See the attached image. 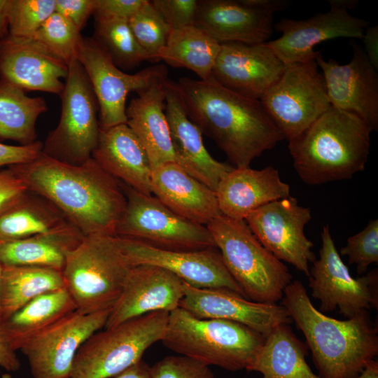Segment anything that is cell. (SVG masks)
Segmentation results:
<instances>
[{
  "mask_svg": "<svg viewBox=\"0 0 378 378\" xmlns=\"http://www.w3.org/2000/svg\"><path fill=\"white\" fill-rule=\"evenodd\" d=\"M68 67L60 94V119L43 143L42 153L59 161L79 165L91 158L97 145L99 109L90 81L78 59L74 58Z\"/></svg>",
  "mask_w": 378,
  "mask_h": 378,
  "instance_id": "cell-9",
  "label": "cell"
},
{
  "mask_svg": "<svg viewBox=\"0 0 378 378\" xmlns=\"http://www.w3.org/2000/svg\"><path fill=\"white\" fill-rule=\"evenodd\" d=\"M10 0H0V40L9 35V10Z\"/></svg>",
  "mask_w": 378,
  "mask_h": 378,
  "instance_id": "cell-50",
  "label": "cell"
},
{
  "mask_svg": "<svg viewBox=\"0 0 378 378\" xmlns=\"http://www.w3.org/2000/svg\"><path fill=\"white\" fill-rule=\"evenodd\" d=\"M132 267L117 235L84 236L67 255L62 270L65 288L76 310L92 314L111 309Z\"/></svg>",
  "mask_w": 378,
  "mask_h": 378,
  "instance_id": "cell-6",
  "label": "cell"
},
{
  "mask_svg": "<svg viewBox=\"0 0 378 378\" xmlns=\"http://www.w3.org/2000/svg\"><path fill=\"white\" fill-rule=\"evenodd\" d=\"M22 180L9 167L0 171V214L18 201L27 191Z\"/></svg>",
  "mask_w": 378,
  "mask_h": 378,
  "instance_id": "cell-45",
  "label": "cell"
},
{
  "mask_svg": "<svg viewBox=\"0 0 378 378\" xmlns=\"http://www.w3.org/2000/svg\"><path fill=\"white\" fill-rule=\"evenodd\" d=\"M369 24L344 8L330 6L328 11L305 20H280L274 27L281 36L266 43L285 65L304 63L315 60L317 44L337 38L361 39Z\"/></svg>",
  "mask_w": 378,
  "mask_h": 378,
  "instance_id": "cell-18",
  "label": "cell"
},
{
  "mask_svg": "<svg viewBox=\"0 0 378 378\" xmlns=\"http://www.w3.org/2000/svg\"><path fill=\"white\" fill-rule=\"evenodd\" d=\"M118 238L132 265L157 266L193 287L225 288L245 297L242 289L227 270L216 247L197 251H169L129 238L119 236Z\"/></svg>",
  "mask_w": 378,
  "mask_h": 378,
  "instance_id": "cell-17",
  "label": "cell"
},
{
  "mask_svg": "<svg viewBox=\"0 0 378 378\" xmlns=\"http://www.w3.org/2000/svg\"><path fill=\"white\" fill-rule=\"evenodd\" d=\"M8 167L85 236L115 234L126 197L120 182L92 158L73 165L42 153L30 162Z\"/></svg>",
  "mask_w": 378,
  "mask_h": 378,
  "instance_id": "cell-1",
  "label": "cell"
},
{
  "mask_svg": "<svg viewBox=\"0 0 378 378\" xmlns=\"http://www.w3.org/2000/svg\"><path fill=\"white\" fill-rule=\"evenodd\" d=\"M372 130L358 115L330 106L289 141L293 167L306 184L349 179L364 170Z\"/></svg>",
  "mask_w": 378,
  "mask_h": 378,
  "instance_id": "cell-4",
  "label": "cell"
},
{
  "mask_svg": "<svg viewBox=\"0 0 378 378\" xmlns=\"http://www.w3.org/2000/svg\"><path fill=\"white\" fill-rule=\"evenodd\" d=\"M321 236L319 258L314 261L308 276L312 295L321 302L320 312L338 309L349 318L377 307V270L354 278L335 247L328 225L323 227Z\"/></svg>",
  "mask_w": 378,
  "mask_h": 378,
  "instance_id": "cell-12",
  "label": "cell"
},
{
  "mask_svg": "<svg viewBox=\"0 0 378 378\" xmlns=\"http://www.w3.org/2000/svg\"><path fill=\"white\" fill-rule=\"evenodd\" d=\"M114 378H152L150 366L140 360Z\"/></svg>",
  "mask_w": 378,
  "mask_h": 378,
  "instance_id": "cell-49",
  "label": "cell"
},
{
  "mask_svg": "<svg viewBox=\"0 0 378 378\" xmlns=\"http://www.w3.org/2000/svg\"><path fill=\"white\" fill-rule=\"evenodd\" d=\"M330 6L342 7L346 9L352 8L358 4L356 0H331L329 1Z\"/></svg>",
  "mask_w": 378,
  "mask_h": 378,
  "instance_id": "cell-52",
  "label": "cell"
},
{
  "mask_svg": "<svg viewBox=\"0 0 378 378\" xmlns=\"http://www.w3.org/2000/svg\"><path fill=\"white\" fill-rule=\"evenodd\" d=\"M167 78L138 92L126 108L127 125L145 149L152 170L168 162L178 164L164 112Z\"/></svg>",
  "mask_w": 378,
  "mask_h": 378,
  "instance_id": "cell-28",
  "label": "cell"
},
{
  "mask_svg": "<svg viewBox=\"0 0 378 378\" xmlns=\"http://www.w3.org/2000/svg\"><path fill=\"white\" fill-rule=\"evenodd\" d=\"M221 44L195 26L172 29L164 47L158 54L174 67H184L207 80L220 50Z\"/></svg>",
  "mask_w": 378,
  "mask_h": 378,
  "instance_id": "cell-34",
  "label": "cell"
},
{
  "mask_svg": "<svg viewBox=\"0 0 378 378\" xmlns=\"http://www.w3.org/2000/svg\"><path fill=\"white\" fill-rule=\"evenodd\" d=\"M177 88L190 120L213 140L236 168L248 167L284 139L260 100L207 80L181 78Z\"/></svg>",
  "mask_w": 378,
  "mask_h": 378,
  "instance_id": "cell-2",
  "label": "cell"
},
{
  "mask_svg": "<svg viewBox=\"0 0 378 378\" xmlns=\"http://www.w3.org/2000/svg\"><path fill=\"white\" fill-rule=\"evenodd\" d=\"M307 346L294 334L288 324L276 326L248 369L262 374V378H322L315 374L305 357Z\"/></svg>",
  "mask_w": 378,
  "mask_h": 378,
  "instance_id": "cell-31",
  "label": "cell"
},
{
  "mask_svg": "<svg viewBox=\"0 0 378 378\" xmlns=\"http://www.w3.org/2000/svg\"><path fill=\"white\" fill-rule=\"evenodd\" d=\"M284 0H199L194 26L218 43L260 44L273 32V15Z\"/></svg>",
  "mask_w": 378,
  "mask_h": 378,
  "instance_id": "cell-16",
  "label": "cell"
},
{
  "mask_svg": "<svg viewBox=\"0 0 378 378\" xmlns=\"http://www.w3.org/2000/svg\"><path fill=\"white\" fill-rule=\"evenodd\" d=\"M95 8L96 0H55V12L67 18L80 31Z\"/></svg>",
  "mask_w": 378,
  "mask_h": 378,
  "instance_id": "cell-44",
  "label": "cell"
},
{
  "mask_svg": "<svg viewBox=\"0 0 378 378\" xmlns=\"http://www.w3.org/2000/svg\"><path fill=\"white\" fill-rule=\"evenodd\" d=\"M164 112L178 164L215 192L220 179L234 167L214 159L206 149L202 133L188 118L176 83H164Z\"/></svg>",
  "mask_w": 378,
  "mask_h": 378,
  "instance_id": "cell-24",
  "label": "cell"
},
{
  "mask_svg": "<svg viewBox=\"0 0 378 378\" xmlns=\"http://www.w3.org/2000/svg\"><path fill=\"white\" fill-rule=\"evenodd\" d=\"M150 2L172 29L194 26L199 0H153Z\"/></svg>",
  "mask_w": 378,
  "mask_h": 378,
  "instance_id": "cell-42",
  "label": "cell"
},
{
  "mask_svg": "<svg viewBox=\"0 0 378 378\" xmlns=\"http://www.w3.org/2000/svg\"><path fill=\"white\" fill-rule=\"evenodd\" d=\"M339 253L348 256L349 263L356 265L359 275L365 273L371 264H377L378 220H370L363 230L348 237Z\"/></svg>",
  "mask_w": 378,
  "mask_h": 378,
  "instance_id": "cell-40",
  "label": "cell"
},
{
  "mask_svg": "<svg viewBox=\"0 0 378 378\" xmlns=\"http://www.w3.org/2000/svg\"><path fill=\"white\" fill-rule=\"evenodd\" d=\"M77 59L84 68L99 104L100 130L127 124L126 99L156 81L167 78L164 65L148 67L134 74L121 71L92 37L81 40Z\"/></svg>",
  "mask_w": 378,
  "mask_h": 378,
  "instance_id": "cell-13",
  "label": "cell"
},
{
  "mask_svg": "<svg viewBox=\"0 0 378 378\" xmlns=\"http://www.w3.org/2000/svg\"><path fill=\"white\" fill-rule=\"evenodd\" d=\"M152 378H215L209 366L185 356H168L150 366Z\"/></svg>",
  "mask_w": 378,
  "mask_h": 378,
  "instance_id": "cell-41",
  "label": "cell"
},
{
  "mask_svg": "<svg viewBox=\"0 0 378 378\" xmlns=\"http://www.w3.org/2000/svg\"><path fill=\"white\" fill-rule=\"evenodd\" d=\"M43 146V144L39 141L20 146L0 143V168L33 161L42 153Z\"/></svg>",
  "mask_w": 378,
  "mask_h": 378,
  "instance_id": "cell-43",
  "label": "cell"
},
{
  "mask_svg": "<svg viewBox=\"0 0 378 378\" xmlns=\"http://www.w3.org/2000/svg\"><path fill=\"white\" fill-rule=\"evenodd\" d=\"M183 282L179 307L195 317L234 321L265 337L276 326L293 323L282 304L254 302L228 289L196 288Z\"/></svg>",
  "mask_w": 378,
  "mask_h": 378,
  "instance_id": "cell-21",
  "label": "cell"
},
{
  "mask_svg": "<svg viewBox=\"0 0 378 378\" xmlns=\"http://www.w3.org/2000/svg\"><path fill=\"white\" fill-rule=\"evenodd\" d=\"M355 378H378V362L374 359L368 361Z\"/></svg>",
  "mask_w": 378,
  "mask_h": 378,
  "instance_id": "cell-51",
  "label": "cell"
},
{
  "mask_svg": "<svg viewBox=\"0 0 378 378\" xmlns=\"http://www.w3.org/2000/svg\"><path fill=\"white\" fill-rule=\"evenodd\" d=\"M33 38L69 65L74 58H77L83 36L67 18L55 11Z\"/></svg>",
  "mask_w": 378,
  "mask_h": 378,
  "instance_id": "cell-38",
  "label": "cell"
},
{
  "mask_svg": "<svg viewBox=\"0 0 378 378\" xmlns=\"http://www.w3.org/2000/svg\"><path fill=\"white\" fill-rule=\"evenodd\" d=\"M76 310L65 288L42 294L0 322V330L14 351L21 349L39 332Z\"/></svg>",
  "mask_w": 378,
  "mask_h": 378,
  "instance_id": "cell-30",
  "label": "cell"
},
{
  "mask_svg": "<svg viewBox=\"0 0 378 378\" xmlns=\"http://www.w3.org/2000/svg\"><path fill=\"white\" fill-rule=\"evenodd\" d=\"M315 60L321 69L331 106L358 115L372 131H377L378 74L364 50L354 44L351 59L346 64L333 58L325 60L320 52Z\"/></svg>",
  "mask_w": 378,
  "mask_h": 378,
  "instance_id": "cell-19",
  "label": "cell"
},
{
  "mask_svg": "<svg viewBox=\"0 0 378 378\" xmlns=\"http://www.w3.org/2000/svg\"><path fill=\"white\" fill-rule=\"evenodd\" d=\"M183 297V282L175 274L157 266L132 265L104 328L154 312L169 313Z\"/></svg>",
  "mask_w": 378,
  "mask_h": 378,
  "instance_id": "cell-23",
  "label": "cell"
},
{
  "mask_svg": "<svg viewBox=\"0 0 378 378\" xmlns=\"http://www.w3.org/2000/svg\"><path fill=\"white\" fill-rule=\"evenodd\" d=\"M146 2V0H96L93 15L129 19Z\"/></svg>",
  "mask_w": 378,
  "mask_h": 378,
  "instance_id": "cell-46",
  "label": "cell"
},
{
  "mask_svg": "<svg viewBox=\"0 0 378 378\" xmlns=\"http://www.w3.org/2000/svg\"><path fill=\"white\" fill-rule=\"evenodd\" d=\"M286 66L266 42L221 43L211 77L241 96L260 100L284 73Z\"/></svg>",
  "mask_w": 378,
  "mask_h": 378,
  "instance_id": "cell-20",
  "label": "cell"
},
{
  "mask_svg": "<svg viewBox=\"0 0 378 378\" xmlns=\"http://www.w3.org/2000/svg\"><path fill=\"white\" fill-rule=\"evenodd\" d=\"M223 262L245 297L276 303L292 282L287 266L267 250L245 220L220 215L206 225Z\"/></svg>",
  "mask_w": 378,
  "mask_h": 378,
  "instance_id": "cell-7",
  "label": "cell"
},
{
  "mask_svg": "<svg viewBox=\"0 0 378 378\" xmlns=\"http://www.w3.org/2000/svg\"><path fill=\"white\" fill-rule=\"evenodd\" d=\"M63 288L65 286L61 270L38 266L2 265L1 321L35 298Z\"/></svg>",
  "mask_w": 378,
  "mask_h": 378,
  "instance_id": "cell-32",
  "label": "cell"
},
{
  "mask_svg": "<svg viewBox=\"0 0 378 378\" xmlns=\"http://www.w3.org/2000/svg\"><path fill=\"white\" fill-rule=\"evenodd\" d=\"M120 185L126 206L117 223L115 235L169 251L216 247L206 226L176 214L153 195L139 192L122 182Z\"/></svg>",
  "mask_w": 378,
  "mask_h": 378,
  "instance_id": "cell-10",
  "label": "cell"
},
{
  "mask_svg": "<svg viewBox=\"0 0 378 378\" xmlns=\"http://www.w3.org/2000/svg\"><path fill=\"white\" fill-rule=\"evenodd\" d=\"M92 158L119 181L145 195H152V168L141 142L127 124L100 130Z\"/></svg>",
  "mask_w": 378,
  "mask_h": 378,
  "instance_id": "cell-27",
  "label": "cell"
},
{
  "mask_svg": "<svg viewBox=\"0 0 378 378\" xmlns=\"http://www.w3.org/2000/svg\"><path fill=\"white\" fill-rule=\"evenodd\" d=\"M265 337L234 321L200 318L182 308L169 312L162 344L170 350L209 366L230 371L249 367Z\"/></svg>",
  "mask_w": 378,
  "mask_h": 378,
  "instance_id": "cell-5",
  "label": "cell"
},
{
  "mask_svg": "<svg viewBox=\"0 0 378 378\" xmlns=\"http://www.w3.org/2000/svg\"><path fill=\"white\" fill-rule=\"evenodd\" d=\"M92 38L106 51L115 65L131 69L144 61H150L147 52L136 40L128 19L94 15Z\"/></svg>",
  "mask_w": 378,
  "mask_h": 378,
  "instance_id": "cell-36",
  "label": "cell"
},
{
  "mask_svg": "<svg viewBox=\"0 0 378 378\" xmlns=\"http://www.w3.org/2000/svg\"><path fill=\"white\" fill-rule=\"evenodd\" d=\"M67 378H71V377H67Z\"/></svg>",
  "mask_w": 378,
  "mask_h": 378,
  "instance_id": "cell-54",
  "label": "cell"
},
{
  "mask_svg": "<svg viewBox=\"0 0 378 378\" xmlns=\"http://www.w3.org/2000/svg\"><path fill=\"white\" fill-rule=\"evenodd\" d=\"M260 101L288 141L331 106L316 60L286 65L281 77Z\"/></svg>",
  "mask_w": 378,
  "mask_h": 378,
  "instance_id": "cell-11",
  "label": "cell"
},
{
  "mask_svg": "<svg viewBox=\"0 0 378 378\" xmlns=\"http://www.w3.org/2000/svg\"><path fill=\"white\" fill-rule=\"evenodd\" d=\"M361 39L368 60L374 68L378 70V26L367 27Z\"/></svg>",
  "mask_w": 378,
  "mask_h": 378,
  "instance_id": "cell-47",
  "label": "cell"
},
{
  "mask_svg": "<svg viewBox=\"0 0 378 378\" xmlns=\"http://www.w3.org/2000/svg\"><path fill=\"white\" fill-rule=\"evenodd\" d=\"M84 234L70 222L51 231L14 240H0V262L62 271L67 255Z\"/></svg>",
  "mask_w": 378,
  "mask_h": 378,
  "instance_id": "cell-29",
  "label": "cell"
},
{
  "mask_svg": "<svg viewBox=\"0 0 378 378\" xmlns=\"http://www.w3.org/2000/svg\"><path fill=\"white\" fill-rule=\"evenodd\" d=\"M215 193L222 215L239 220L268 203L290 196L289 185L272 166L234 167L220 179Z\"/></svg>",
  "mask_w": 378,
  "mask_h": 378,
  "instance_id": "cell-25",
  "label": "cell"
},
{
  "mask_svg": "<svg viewBox=\"0 0 378 378\" xmlns=\"http://www.w3.org/2000/svg\"><path fill=\"white\" fill-rule=\"evenodd\" d=\"M68 72V65L33 37L0 40V78L25 92L60 96Z\"/></svg>",
  "mask_w": 378,
  "mask_h": 378,
  "instance_id": "cell-22",
  "label": "cell"
},
{
  "mask_svg": "<svg viewBox=\"0 0 378 378\" xmlns=\"http://www.w3.org/2000/svg\"><path fill=\"white\" fill-rule=\"evenodd\" d=\"M67 220L49 201L27 190L0 214V240H14L45 233Z\"/></svg>",
  "mask_w": 378,
  "mask_h": 378,
  "instance_id": "cell-33",
  "label": "cell"
},
{
  "mask_svg": "<svg viewBox=\"0 0 378 378\" xmlns=\"http://www.w3.org/2000/svg\"><path fill=\"white\" fill-rule=\"evenodd\" d=\"M47 111L43 97H29L22 88L0 78V140L20 145L36 141V120Z\"/></svg>",
  "mask_w": 378,
  "mask_h": 378,
  "instance_id": "cell-35",
  "label": "cell"
},
{
  "mask_svg": "<svg viewBox=\"0 0 378 378\" xmlns=\"http://www.w3.org/2000/svg\"><path fill=\"white\" fill-rule=\"evenodd\" d=\"M169 314L151 312L94 332L76 353L70 377H115L137 363L150 346L162 341Z\"/></svg>",
  "mask_w": 378,
  "mask_h": 378,
  "instance_id": "cell-8",
  "label": "cell"
},
{
  "mask_svg": "<svg viewBox=\"0 0 378 378\" xmlns=\"http://www.w3.org/2000/svg\"><path fill=\"white\" fill-rule=\"evenodd\" d=\"M1 273H2V264L0 262V288H1ZM1 321V305H0V322Z\"/></svg>",
  "mask_w": 378,
  "mask_h": 378,
  "instance_id": "cell-53",
  "label": "cell"
},
{
  "mask_svg": "<svg viewBox=\"0 0 378 378\" xmlns=\"http://www.w3.org/2000/svg\"><path fill=\"white\" fill-rule=\"evenodd\" d=\"M0 366L8 371H18L20 361L15 351L10 348L0 330Z\"/></svg>",
  "mask_w": 378,
  "mask_h": 378,
  "instance_id": "cell-48",
  "label": "cell"
},
{
  "mask_svg": "<svg viewBox=\"0 0 378 378\" xmlns=\"http://www.w3.org/2000/svg\"><path fill=\"white\" fill-rule=\"evenodd\" d=\"M311 218V209L290 196L257 209L244 220L267 250L309 276V264L316 260L314 244L304 234Z\"/></svg>",
  "mask_w": 378,
  "mask_h": 378,
  "instance_id": "cell-15",
  "label": "cell"
},
{
  "mask_svg": "<svg viewBox=\"0 0 378 378\" xmlns=\"http://www.w3.org/2000/svg\"><path fill=\"white\" fill-rule=\"evenodd\" d=\"M111 309L92 314L75 310L31 339L20 350L33 378L70 377L76 353L105 327Z\"/></svg>",
  "mask_w": 378,
  "mask_h": 378,
  "instance_id": "cell-14",
  "label": "cell"
},
{
  "mask_svg": "<svg viewBox=\"0 0 378 378\" xmlns=\"http://www.w3.org/2000/svg\"><path fill=\"white\" fill-rule=\"evenodd\" d=\"M281 300L322 378H355L377 356V330L368 312L346 320L329 317L313 305L298 280L286 287Z\"/></svg>",
  "mask_w": 378,
  "mask_h": 378,
  "instance_id": "cell-3",
  "label": "cell"
},
{
  "mask_svg": "<svg viewBox=\"0 0 378 378\" xmlns=\"http://www.w3.org/2000/svg\"><path fill=\"white\" fill-rule=\"evenodd\" d=\"M55 11V0H10L9 35L33 37Z\"/></svg>",
  "mask_w": 378,
  "mask_h": 378,
  "instance_id": "cell-39",
  "label": "cell"
},
{
  "mask_svg": "<svg viewBox=\"0 0 378 378\" xmlns=\"http://www.w3.org/2000/svg\"><path fill=\"white\" fill-rule=\"evenodd\" d=\"M130 29L141 47L147 52L150 62H157L158 54L164 47L171 27L150 1L128 19Z\"/></svg>",
  "mask_w": 378,
  "mask_h": 378,
  "instance_id": "cell-37",
  "label": "cell"
},
{
  "mask_svg": "<svg viewBox=\"0 0 378 378\" xmlns=\"http://www.w3.org/2000/svg\"><path fill=\"white\" fill-rule=\"evenodd\" d=\"M151 192L176 214L206 226L222 215L216 193L175 162L152 170Z\"/></svg>",
  "mask_w": 378,
  "mask_h": 378,
  "instance_id": "cell-26",
  "label": "cell"
}]
</instances>
